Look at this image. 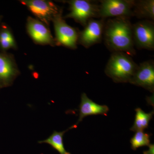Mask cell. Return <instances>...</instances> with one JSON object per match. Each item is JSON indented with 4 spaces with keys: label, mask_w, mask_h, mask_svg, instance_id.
I'll return each instance as SVG.
<instances>
[{
    "label": "cell",
    "mask_w": 154,
    "mask_h": 154,
    "mask_svg": "<svg viewBox=\"0 0 154 154\" xmlns=\"http://www.w3.org/2000/svg\"><path fill=\"white\" fill-rule=\"evenodd\" d=\"M134 46L140 49H154V23L152 20H144L132 25Z\"/></svg>",
    "instance_id": "6"
},
{
    "label": "cell",
    "mask_w": 154,
    "mask_h": 154,
    "mask_svg": "<svg viewBox=\"0 0 154 154\" xmlns=\"http://www.w3.org/2000/svg\"><path fill=\"white\" fill-rule=\"evenodd\" d=\"M19 73L14 57L0 54V82L7 85H11Z\"/></svg>",
    "instance_id": "11"
},
{
    "label": "cell",
    "mask_w": 154,
    "mask_h": 154,
    "mask_svg": "<svg viewBox=\"0 0 154 154\" xmlns=\"http://www.w3.org/2000/svg\"><path fill=\"white\" fill-rule=\"evenodd\" d=\"M99 6V17L105 19L109 17H127L133 16V9L135 1L103 0Z\"/></svg>",
    "instance_id": "5"
},
{
    "label": "cell",
    "mask_w": 154,
    "mask_h": 154,
    "mask_svg": "<svg viewBox=\"0 0 154 154\" xmlns=\"http://www.w3.org/2000/svg\"><path fill=\"white\" fill-rule=\"evenodd\" d=\"M69 5L70 12L63 17L70 18L83 26H86L89 20L99 17V6L88 0L66 1Z\"/></svg>",
    "instance_id": "4"
},
{
    "label": "cell",
    "mask_w": 154,
    "mask_h": 154,
    "mask_svg": "<svg viewBox=\"0 0 154 154\" xmlns=\"http://www.w3.org/2000/svg\"><path fill=\"white\" fill-rule=\"evenodd\" d=\"M129 83L154 93V61H146L138 65L137 69Z\"/></svg>",
    "instance_id": "10"
},
{
    "label": "cell",
    "mask_w": 154,
    "mask_h": 154,
    "mask_svg": "<svg viewBox=\"0 0 154 154\" xmlns=\"http://www.w3.org/2000/svg\"><path fill=\"white\" fill-rule=\"evenodd\" d=\"M131 57L124 52H112L105 73L114 82L129 83L138 66Z\"/></svg>",
    "instance_id": "2"
},
{
    "label": "cell",
    "mask_w": 154,
    "mask_h": 154,
    "mask_svg": "<svg viewBox=\"0 0 154 154\" xmlns=\"http://www.w3.org/2000/svg\"><path fill=\"white\" fill-rule=\"evenodd\" d=\"M27 32L36 44L41 45H57L48 26L36 18L28 17L26 23Z\"/></svg>",
    "instance_id": "9"
},
{
    "label": "cell",
    "mask_w": 154,
    "mask_h": 154,
    "mask_svg": "<svg viewBox=\"0 0 154 154\" xmlns=\"http://www.w3.org/2000/svg\"><path fill=\"white\" fill-rule=\"evenodd\" d=\"M105 19L89 20L84 30L79 32L78 43L88 48L102 42L103 37Z\"/></svg>",
    "instance_id": "8"
},
{
    "label": "cell",
    "mask_w": 154,
    "mask_h": 154,
    "mask_svg": "<svg viewBox=\"0 0 154 154\" xmlns=\"http://www.w3.org/2000/svg\"><path fill=\"white\" fill-rule=\"evenodd\" d=\"M62 13V9H61L52 20L57 45H62L71 49H76L79 31L67 24Z\"/></svg>",
    "instance_id": "3"
},
{
    "label": "cell",
    "mask_w": 154,
    "mask_h": 154,
    "mask_svg": "<svg viewBox=\"0 0 154 154\" xmlns=\"http://www.w3.org/2000/svg\"><path fill=\"white\" fill-rule=\"evenodd\" d=\"M134 136L131 139V149L133 150L141 147L148 146L150 144L151 135L143 131H138L136 132Z\"/></svg>",
    "instance_id": "16"
},
{
    "label": "cell",
    "mask_w": 154,
    "mask_h": 154,
    "mask_svg": "<svg viewBox=\"0 0 154 154\" xmlns=\"http://www.w3.org/2000/svg\"><path fill=\"white\" fill-rule=\"evenodd\" d=\"M149 149L146 151L143 152V154H154V144H150L148 146Z\"/></svg>",
    "instance_id": "18"
},
{
    "label": "cell",
    "mask_w": 154,
    "mask_h": 154,
    "mask_svg": "<svg viewBox=\"0 0 154 154\" xmlns=\"http://www.w3.org/2000/svg\"><path fill=\"white\" fill-rule=\"evenodd\" d=\"M129 18L117 17L105 22L103 37L105 45L110 51L135 55L132 25Z\"/></svg>",
    "instance_id": "1"
},
{
    "label": "cell",
    "mask_w": 154,
    "mask_h": 154,
    "mask_svg": "<svg viewBox=\"0 0 154 154\" xmlns=\"http://www.w3.org/2000/svg\"><path fill=\"white\" fill-rule=\"evenodd\" d=\"M133 16L139 19L154 20V0H141L135 1L133 9Z\"/></svg>",
    "instance_id": "13"
},
{
    "label": "cell",
    "mask_w": 154,
    "mask_h": 154,
    "mask_svg": "<svg viewBox=\"0 0 154 154\" xmlns=\"http://www.w3.org/2000/svg\"><path fill=\"white\" fill-rule=\"evenodd\" d=\"M136 111L134 123L130 130L134 132L143 131L148 128L149 122L152 118L154 111L150 113H146L140 108H137Z\"/></svg>",
    "instance_id": "15"
},
{
    "label": "cell",
    "mask_w": 154,
    "mask_h": 154,
    "mask_svg": "<svg viewBox=\"0 0 154 154\" xmlns=\"http://www.w3.org/2000/svg\"><path fill=\"white\" fill-rule=\"evenodd\" d=\"M14 36L11 30L4 29L0 32V40H12L14 39Z\"/></svg>",
    "instance_id": "17"
},
{
    "label": "cell",
    "mask_w": 154,
    "mask_h": 154,
    "mask_svg": "<svg viewBox=\"0 0 154 154\" xmlns=\"http://www.w3.org/2000/svg\"><path fill=\"white\" fill-rule=\"evenodd\" d=\"M79 110V117L77 123L74 125L76 128L86 116L97 115L107 116L109 109L107 105H100L95 103L88 98L85 93H84L81 95Z\"/></svg>",
    "instance_id": "12"
},
{
    "label": "cell",
    "mask_w": 154,
    "mask_h": 154,
    "mask_svg": "<svg viewBox=\"0 0 154 154\" xmlns=\"http://www.w3.org/2000/svg\"><path fill=\"white\" fill-rule=\"evenodd\" d=\"M22 5L26 6L36 19L49 27L50 23L60 11L56 5L45 0H22Z\"/></svg>",
    "instance_id": "7"
},
{
    "label": "cell",
    "mask_w": 154,
    "mask_h": 154,
    "mask_svg": "<svg viewBox=\"0 0 154 154\" xmlns=\"http://www.w3.org/2000/svg\"><path fill=\"white\" fill-rule=\"evenodd\" d=\"M73 127L72 126L66 130L64 131L57 132L54 131L52 134L44 140L39 141V143H47L52 147L53 149L58 152L60 154H71L67 151L65 148L63 141L64 134L70 129H72Z\"/></svg>",
    "instance_id": "14"
}]
</instances>
